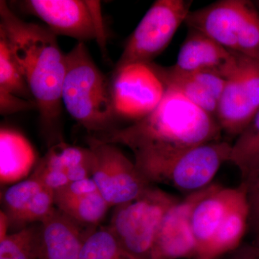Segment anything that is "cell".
<instances>
[{
  "mask_svg": "<svg viewBox=\"0 0 259 259\" xmlns=\"http://www.w3.org/2000/svg\"><path fill=\"white\" fill-rule=\"evenodd\" d=\"M168 88L161 103L149 115L124 127L97 136L101 142L122 145L134 155V163L149 184H163L167 172L187 151L221 141L218 120Z\"/></svg>",
  "mask_w": 259,
  "mask_h": 259,
  "instance_id": "obj_1",
  "label": "cell"
},
{
  "mask_svg": "<svg viewBox=\"0 0 259 259\" xmlns=\"http://www.w3.org/2000/svg\"><path fill=\"white\" fill-rule=\"evenodd\" d=\"M0 31L9 40L33 101L40 127L49 147L64 141L62 137L63 83L66 54L50 29L28 23L0 1Z\"/></svg>",
  "mask_w": 259,
  "mask_h": 259,
  "instance_id": "obj_2",
  "label": "cell"
},
{
  "mask_svg": "<svg viewBox=\"0 0 259 259\" xmlns=\"http://www.w3.org/2000/svg\"><path fill=\"white\" fill-rule=\"evenodd\" d=\"M61 99L70 116L91 136L119 128L110 79L97 67L84 42H78L66 54Z\"/></svg>",
  "mask_w": 259,
  "mask_h": 259,
  "instance_id": "obj_3",
  "label": "cell"
},
{
  "mask_svg": "<svg viewBox=\"0 0 259 259\" xmlns=\"http://www.w3.org/2000/svg\"><path fill=\"white\" fill-rule=\"evenodd\" d=\"M185 23L227 50L259 60V10L252 2L218 1L191 11Z\"/></svg>",
  "mask_w": 259,
  "mask_h": 259,
  "instance_id": "obj_4",
  "label": "cell"
},
{
  "mask_svg": "<svg viewBox=\"0 0 259 259\" xmlns=\"http://www.w3.org/2000/svg\"><path fill=\"white\" fill-rule=\"evenodd\" d=\"M177 202L175 196L151 186L138 198L116 206L107 229L131 254L150 259L162 221Z\"/></svg>",
  "mask_w": 259,
  "mask_h": 259,
  "instance_id": "obj_5",
  "label": "cell"
},
{
  "mask_svg": "<svg viewBox=\"0 0 259 259\" xmlns=\"http://www.w3.org/2000/svg\"><path fill=\"white\" fill-rule=\"evenodd\" d=\"M25 13L41 20L55 35L79 42L95 40L103 54L107 51V31L100 1L25 0L17 2Z\"/></svg>",
  "mask_w": 259,
  "mask_h": 259,
  "instance_id": "obj_6",
  "label": "cell"
},
{
  "mask_svg": "<svg viewBox=\"0 0 259 259\" xmlns=\"http://www.w3.org/2000/svg\"><path fill=\"white\" fill-rule=\"evenodd\" d=\"M190 0H156L127 41L115 68L132 63H152L169 45L190 14Z\"/></svg>",
  "mask_w": 259,
  "mask_h": 259,
  "instance_id": "obj_7",
  "label": "cell"
},
{
  "mask_svg": "<svg viewBox=\"0 0 259 259\" xmlns=\"http://www.w3.org/2000/svg\"><path fill=\"white\" fill-rule=\"evenodd\" d=\"M114 111L119 122L144 118L161 103L167 86L158 65L132 63L115 68L110 78Z\"/></svg>",
  "mask_w": 259,
  "mask_h": 259,
  "instance_id": "obj_8",
  "label": "cell"
},
{
  "mask_svg": "<svg viewBox=\"0 0 259 259\" xmlns=\"http://www.w3.org/2000/svg\"><path fill=\"white\" fill-rule=\"evenodd\" d=\"M88 144L92 153L91 178L110 207L131 202L151 187L117 145L92 136Z\"/></svg>",
  "mask_w": 259,
  "mask_h": 259,
  "instance_id": "obj_9",
  "label": "cell"
},
{
  "mask_svg": "<svg viewBox=\"0 0 259 259\" xmlns=\"http://www.w3.org/2000/svg\"><path fill=\"white\" fill-rule=\"evenodd\" d=\"M259 110V60L238 54L237 66L226 79L217 112L223 132L238 137Z\"/></svg>",
  "mask_w": 259,
  "mask_h": 259,
  "instance_id": "obj_10",
  "label": "cell"
},
{
  "mask_svg": "<svg viewBox=\"0 0 259 259\" xmlns=\"http://www.w3.org/2000/svg\"><path fill=\"white\" fill-rule=\"evenodd\" d=\"M231 151L232 144L221 140L192 148L172 165L162 185L188 194L206 188L223 163L230 161Z\"/></svg>",
  "mask_w": 259,
  "mask_h": 259,
  "instance_id": "obj_11",
  "label": "cell"
},
{
  "mask_svg": "<svg viewBox=\"0 0 259 259\" xmlns=\"http://www.w3.org/2000/svg\"><path fill=\"white\" fill-rule=\"evenodd\" d=\"M209 186L188 194L168 209L158 229L150 259L196 258L198 248L191 225V214Z\"/></svg>",
  "mask_w": 259,
  "mask_h": 259,
  "instance_id": "obj_12",
  "label": "cell"
},
{
  "mask_svg": "<svg viewBox=\"0 0 259 259\" xmlns=\"http://www.w3.org/2000/svg\"><path fill=\"white\" fill-rule=\"evenodd\" d=\"M237 62L238 54L227 50L202 32L189 29L176 63L171 68L183 74L209 71L227 79L236 69Z\"/></svg>",
  "mask_w": 259,
  "mask_h": 259,
  "instance_id": "obj_13",
  "label": "cell"
},
{
  "mask_svg": "<svg viewBox=\"0 0 259 259\" xmlns=\"http://www.w3.org/2000/svg\"><path fill=\"white\" fill-rule=\"evenodd\" d=\"M40 226L39 259H80L85 241L97 230L76 222L56 207Z\"/></svg>",
  "mask_w": 259,
  "mask_h": 259,
  "instance_id": "obj_14",
  "label": "cell"
},
{
  "mask_svg": "<svg viewBox=\"0 0 259 259\" xmlns=\"http://www.w3.org/2000/svg\"><path fill=\"white\" fill-rule=\"evenodd\" d=\"M158 69L167 88L177 90L195 106L216 119L226 86L225 78L209 71L183 74L174 71L171 66L159 65Z\"/></svg>",
  "mask_w": 259,
  "mask_h": 259,
  "instance_id": "obj_15",
  "label": "cell"
},
{
  "mask_svg": "<svg viewBox=\"0 0 259 259\" xmlns=\"http://www.w3.org/2000/svg\"><path fill=\"white\" fill-rule=\"evenodd\" d=\"M237 191L238 188H224L212 184L205 195L194 206L191 225L198 248L196 258L203 253L210 243Z\"/></svg>",
  "mask_w": 259,
  "mask_h": 259,
  "instance_id": "obj_16",
  "label": "cell"
},
{
  "mask_svg": "<svg viewBox=\"0 0 259 259\" xmlns=\"http://www.w3.org/2000/svg\"><path fill=\"white\" fill-rule=\"evenodd\" d=\"M249 219L250 207L246 190L241 184L210 243L196 259H218L239 248L249 226Z\"/></svg>",
  "mask_w": 259,
  "mask_h": 259,
  "instance_id": "obj_17",
  "label": "cell"
},
{
  "mask_svg": "<svg viewBox=\"0 0 259 259\" xmlns=\"http://www.w3.org/2000/svg\"><path fill=\"white\" fill-rule=\"evenodd\" d=\"M36 161V153L21 133L10 127L0 130V182H18L28 176Z\"/></svg>",
  "mask_w": 259,
  "mask_h": 259,
  "instance_id": "obj_18",
  "label": "cell"
},
{
  "mask_svg": "<svg viewBox=\"0 0 259 259\" xmlns=\"http://www.w3.org/2000/svg\"><path fill=\"white\" fill-rule=\"evenodd\" d=\"M54 204L76 222L91 228H96L111 207L99 191L76 197L54 194Z\"/></svg>",
  "mask_w": 259,
  "mask_h": 259,
  "instance_id": "obj_19",
  "label": "cell"
},
{
  "mask_svg": "<svg viewBox=\"0 0 259 259\" xmlns=\"http://www.w3.org/2000/svg\"><path fill=\"white\" fill-rule=\"evenodd\" d=\"M41 182L34 177L18 182L9 187L3 194V212L8 216L10 228L16 231L25 228L24 219L32 200L44 188Z\"/></svg>",
  "mask_w": 259,
  "mask_h": 259,
  "instance_id": "obj_20",
  "label": "cell"
},
{
  "mask_svg": "<svg viewBox=\"0 0 259 259\" xmlns=\"http://www.w3.org/2000/svg\"><path fill=\"white\" fill-rule=\"evenodd\" d=\"M245 182L259 166V110L232 145L231 159Z\"/></svg>",
  "mask_w": 259,
  "mask_h": 259,
  "instance_id": "obj_21",
  "label": "cell"
},
{
  "mask_svg": "<svg viewBox=\"0 0 259 259\" xmlns=\"http://www.w3.org/2000/svg\"><path fill=\"white\" fill-rule=\"evenodd\" d=\"M0 90L29 101H33L23 70L15 57L9 40L2 31H0Z\"/></svg>",
  "mask_w": 259,
  "mask_h": 259,
  "instance_id": "obj_22",
  "label": "cell"
},
{
  "mask_svg": "<svg viewBox=\"0 0 259 259\" xmlns=\"http://www.w3.org/2000/svg\"><path fill=\"white\" fill-rule=\"evenodd\" d=\"M40 227L33 223L0 240V259H39Z\"/></svg>",
  "mask_w": 259,
  "mask_h": 259,
  "instance_id": "obj_23",
  "label": "cell"
},
{
  "mask_svg": "<svg viewBox=\"0 0 259 259\" xmlns=\"http://www.w3.org/2000/svg\"><path fill=\"white\" fill-rule=\"evenodd\" d=\"M80 259H139L121 245L107 227L94 231L85 241Z\"/></svg>",
  "mask_w": 259,
  "mask_h": 259,
  "instance_id": "obj_24",
  "label": "cell"
},
{
  "mask_svg": "<svg viewBox=\"0 0 259 259\" xmlns=\"http://www.w3.org/2000/svg\"><path fill=\"white\" fill-rule=\"evenodd\" d=\"M246 190L250 207L249 227L259 234V166L245 182H242Z\"/></svg>",
  "mask_w": 259,
  "mask_h": 259,
  "instance_id": "obj_25",
  "label": "cell"
},
{
  "mask_svg": "<svg viewBox=\"0 0 259 259\" xmlns=\"http://www.w3.org/2000/svg\"><path fill=\"white\" fill-rule=\"evenodd\" d=\"M37 110L35 102L29 101L3 90H0V113L10 115L17 112Z\"/></svg>",
  "mask_w": 259,
  "mask_h": 259,
  "instance_id": "obj_26",
  "label": "cell"
},
{
  "mask_svg": "<svg viewBox=\"0 0 259 259\" xmlns=\"http://www.w3.org/2000/svg\"><path fill=\"white\" fill-rule=\"evenodd\" d=\"M225 259H259V253L253 245L240 246Z\"/></svg>",
  "mask_w": 259,
  "mask_h": 259,
  "instance_id": "obj_27",
  "label": "cell"
},
{
  "mask_svg": "<svg viewBox=\"0 0 259 259\" xmlns=\"http://www.w3.org/2000/svg\"><path fill=\"white\" fill-rule=\"evenodd\" d=\"M10 225L8 216L3 211L0 212V240L4 239L8 236Z\"/></svg>",
  "mask_w": 259,
  "mask_h": 259,
  "instance_id": "obj_28",
  "label": "cell"
},
{
  "mask_svg": "<svg viewBox=\"0 0 259 259\" xmlns=\"http://www.w3.org/2000/svg\"><path fill=\"white\" fill-rule=\"evenodd\" d=\"M255 249H256L257 251L259 253V234L258 235V238H257V241L255 242L254 245H253Z\"/></svg>",
  "mask_w": 259,
  "mask_h": 259,
  "instance_id": "obj_29",
  "label": "cell"
},
{
  "mask_svg": "<svg viewBox=\"0 0 259 259\" xmlns=\"http://www.w3.org/2000/svg\"><path fill=\"white\" fill-rule=\"evenodd\" d=\"M257 5H258V8H259V2H258V3H257Z\"/></svg>",
  "mask_w": 259,
  "mask_h": 259,
  "instance_id": "obj_30",
  "label": "cell"
}]
</instances>
